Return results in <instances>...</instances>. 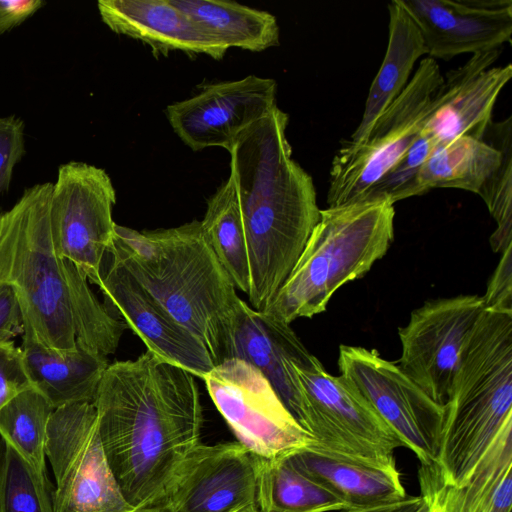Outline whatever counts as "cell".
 Returning <instances> with one entry per match:
<instances>
[{"label":"cell","instance_id":"6da1fadb","mask_svg":"<svg viewBox=\"0 0 512 512\" xmlns=\"http://www.w3.org/2000/svg\"><path fill=\"white\" fill-rule=\"evenodd\" d=\"M194 375L150 351L109 364L94 405L111 470L134 508L166 502L169 484L200 442Z\"/></svg>","mask_w":512,"mask_h":512},{"label":"cell","instance_id":"7a4b0ae2","mask_svg":"<svg viewBox=\"0 0 512 512\" xmlns=\"http://www.w3.org/2000/svg\"><path fill=\"white\" fill-rule=\"evenodd\" d=\"M51 191L50 182L35 184L0 213V287L13 289L24 332L42 345L59 352L79 347L107 358L127 326L97 299L78 267L57 254Z\"/></svg>","mask_w":512,"mask_h":512},{"label":"cell","instance_id":"3957f363","mask_svg":"<svg viewBox=\"0 0 512 512\" xmlns=\"http://www.w3.org/2000/svg\"><path fill=\"white\" fill-rule=\"evenodd\" d=\"M289 116L278 106L232 146L230 177L241 203L250 265L248 299L264 310L284 284L318 222L312 177L292 158Z\"/></svg>","mask_w":512,"mask_h":512},{"label":"cell","instance_id":"277c9868","mask_svg":"<svg viewBox=\"0 0 512 512\" xmlns=\"http://www.w3.org/2000/svg\"><path fill=\"white\" fill-rule=\"evenodd\" d=\"M107 253L205 345L214 365L232 358L243 300L201 221L151 231L116 224Z\"/></svg>","mask_w":512,"mask_h":512},{"label":"cell","instance_id":"5b68a950","mask_svg":"<svg viewBox=\"0 0 512 512\" xmlns=\"http://www.w3.org/2000/svg\"><path fill=\"white\" fill-rule=\"evenodd\" d=\"M512 423V315L484 309L460 354L444 405L433 465L443 484H464Z\"/></svg>","mask_w":512,"mask_h":512},{"label":"cell","instance_id":"8992f818","mask_svg":"<svg viewBox=\"0 0 512 512\" xmlns=\"http://www.w3.org/2000/svg\"><path fill=\"white\" fill-rule=\"evenodd\" d=\"M394 204L362 201L320 210L288 278L262 311L290 325L326 310L344 284L362 278L394 240Z\"/></svg>","mask_w":512,"mask_h":512},{"label":"cell","instance_id":"52a82bcc","mask_svg":"<svg viewBox=\"0 0 512 512\" xmlns=\"http://www.w3.org/2000/svg\"><path fill=\"white\" fill-rule=\"evenodd\" d=\"M294 367L304 394L302 428L311 437L304 449L360 467L401 474L395 458L405 448L400 436L341 375L328 373L309 351Z\"/></svg>","mask_w":512,"mask_h":512},{"label":"cell","instance_id":"ba28073f","mask_svg":"<svg viewBox=\"0 0 512 512\" xmlns=\"http://www.w3.org/2000/svg\"><path fill=\"white\" fill-rule=\"evenodd\" d=\"M444 76L437 61L422 59L398 97L357 148L337 151L331 163L326 202L336 207L359 202L403 158L433 107Z\"/></svg>","mask_w":512,"mask_h":512},{"label":"cell","instance_id":"9c48e42d","mask_svg":"<svg viewBox=\"0 0 512 512\" xmlns=\"http://www.w3.org/2000/svg\"><path fill=\"white\" fill-rule=\"evenodd\" d=\"M45 454L56 480L55 512H131L101 442L94 403L54 409Z\"/></svg>","mask_w":512,"mask_h":512},{"label":"cell","instance_id":"30bf717a","mask_svg":"<svg viewBox=\"0 0 512 512\" xmlns=\"http://www.w3.org/2000/svg\"><path fill=\"white\" fill-rule=\"evenodd\" d=\"M202 379L238 442L255 455L284 458L311 445L309 434L262 373L248 362L224 360Z\"/></svg>","mask_w":512,"mask_h":512},{"label":"cell","instance_id":"8fae6325","mask_svg":"<svg viewBox=\"0 0 512 512\" xmlns=\"http://www.w3.org/2000/svg\"><path fill=\"white\" fill-rule=\"evenodd\" d=\"M115 203L116 190L104 169L79 161L59 166L49 205L53 243L59 257L91 283L115 235Z\"/></svg>","mask_w":512,"mask_h":512},{"label":"cell","instance_id":"7c38bea8","mask_svg":"<svg viewBox=\"0 0 512 512\" xmlns=\"http://www.w3.org/2000/svg\"><path fill=\"white\" fill-rule=\"evenodd\" d=\"M338 367L349 382L393 428L418 459L433 465L444 416L434 402L400 367L375 349L340 345Z\"/></svg>","mask_w":512,"mask_h":512},{"label":"cell","instance_id":"4fadbf2b","mask_svg":"<svg viewBox=\"0 0 512 512\" xmlns=\"http://www.w3.org/2000/svg\"><path fill=\"white\" fill-rule=\"evenodd\" d=\"M484 309L479 295L429 300L399 328L398 366L441 406L449 399L462 348Z\"/></svg>","mask_w":512,"mask_h":512},{"label":"cell","instance_id":"5bb4252c","mask_svg":"<svg viewBox=\"0 0 512 512\" xmlns=\"http://www.w3.org/2000/svg\"><path fill=\"white\" fill-rule=\"evenodd\" d=\"M502 48L473 54L444 76L433 107L417 138L404 155L418 170L431 153L451 140L470 135L483 139L498 96L512 77V66H492Z\"/></svg>","mask_w":512,"mask_h":512},{"label":"cell","instance_id":"9a60e30c","mask_svg":"<svg viewBox=\"0 0 512 512\" xmlns=\"http://www.w3.org/2000/svg\"><path fill=\"white\" fill-rule=\"evenodd\" d=\"M274 79L248 75L206 85L200 92L166 108L170 126L193 151L222 147L228 152L239 136L276 104Z\"/></svg>","mask_w":512,"mask_h":512},{"label":"cell","instance_id":"2e32d148","mask_svg":"<svg viewBox=\"0 0 512 512\" xmlns=\"http://www.w3.org/2000/svg\"><path fill=\"white\" fill-rule=\"evenodd\" d=\"M108 312L121 319L155 356L202 378L215 366L205 345L106 252L98 278Z\"/></svg>","mask_w":512,"mask_h":512},{"label":"cell","instance_id":"e0dca14e","mask_svg":"<svg viewBox=\"0 0 512 512\" xmlns=\"http://www.w3.org/2000/svg\"><path fill=\"white\" fill-rule=\"evenodd\" d=\"M261 463L238 441L199 443L172 478L166 502L174 512H239L256 505Z\"/></svg>","mask_w":512,"mask_h":512},{"label":"cell","instance_id":"ac0fdd59","mask_svg":"<svg viewBox=\"0 0 512 512\" xmlns=\"http://www.w3.org/2000/svg\"><path fill=\"white\" fill-rule=\"evenodd\" d=\"M422 36L427 57L450 60L511 43V0H399Z\"/></svg>","mask_w":512,"mask_h":512},{"label":"cell","instance_id":"d6986e66","mask_svg":"<svg viewBox=\"0 0 512 512\" xmlns=\"http://www.w3.org/2000/svg\"><path fill=\"white\" fill-rule=\"evenodd\" d=\"M97 7L111 31L149 45L154 55L181 51L220 60L229 49L171 0H100Z\"/></svg>","mask_w":512,"mask_h":512},{"label":"cell","instance_id":"ffe728a7","mask_svg":"<svg viewBox=\"0 0 512 512\" xmlns=\"http://www.w3.org/2000/svg\"><path fill=\"white\" fill-rule=\"evenodd\" d=\"M307 351L290 325L253 309L243 300L232 358L259 370L301 427L305 401L294 362Z\"/></svg>","mask_w":512,"mask_h":512},{"label":"cell","instance_id":"44dd1931","mask_svg":"<svg viewBox=\"0 0 512 512\" xmlns=\"http://www.w3.org/2000/svg\"><path fill=\"white\" fill-rule=\"evenodd\" d=\"M22 338L20 348L29 379L53 409L94 402L101 378L109 365L107 358L79 347L59 352L42 345L27 332Z\"/></svg>","mask_w":512,"mask_h":512},{"label":"cell","instance_id":"7402d4cb","mask_svg":"<svg viewBox=\"0 0 512 512\" xmlns=\"http://www.w3.org/2000/svg\"><path fill=\"white\" fill-rule=\"evenodd\" d=\"M388 44L382 64L369 88L361 121L339 151L360 146L386 108L410 80L417 60L426 55L420 31L399 0L388 3Z\"/></svg>","mask_w":512,"mask_h":512},{"label":"cell","instance_id":"603a6c76","mask_svg":"<svg viewBox=\"0 0 512 512\" xmlns=\"http://www.w3.org/2000/svg\"><path fill=\"white\" fill-rule=\"evenodd\" d=\"M512 473V423L496 437L469 479L460 486L445 485L418 471L420 496L429 512H511L512 503L498 499L500 482Z\"/></svg>","mask_w":512,"mask_h":512},{"label":"cell","instance_id":"cb8c5ba5","mask_svg":"<svg viewBox=\"0 0 512 512\" xmlns=\"http://www.w3.org/2000/svg\"><path fill=\"white\" fill-rule=\"evenodd\" d=\"M501 159V150L486 140L459 136L436 148L419 168L414 196L433 188H457L479 194Z\"/></svg>","mask_w":512,"mask_h":512},{"label":"cell","instance_id":"d4e9b609","mask_svg":"<svg viewBox=\"0 0 512 512\" xmlns=\"http://www.w3.org/2000/svg\"><path fill=\"white\" fill-rule=\"evenodd\" d=\"M299 472L354 508L386 504L408 494L401 474H390L325 458L307 450L285 457Z\"/></svg>","mask_w":512,"mask_h":512},{"label":"cell","instance_id":"484cf974","mask_svg":"<svg viewBox=\"0 0 512 512\" xmlns=\"http://www.w3.org/2000/svg\"><path fill=\"white\" fill-rule=\"evenodd\" d=\"M171 2L219 37L229 48L260 52L279 45L277 19L267 11L223 0Z\"/></svg>","mask_w":512,"mask_h":512},{"label":"cell","instance_id":"4316f807","mask_svg":"<svg viewBox=\"0 0 512 512\" xmlns=\"http://www.w3.org/2000/svg\"><path fill=\"white\" fill-rule=\"evenodd\" d=\"M204 235L236 289L249 294L250 265L241 203L232 178L208 199Z\"/></svg>","mask_w":512,"mask_h":512},{"label":"cell","instance_id":"83f0119b","mask_svg":"<svg viewBox=\"0 0 512 512\" xmlns=\"http://www.w3.org/2000/svg\"><path fill=\"white\" fill-rule=\"evenodd\" d=\"M256 505L262 512H339L354 508L299 472L285 457L262 458Z\"/></svg>","mask_w":512,"mask_h":512},{"label":"cell","instance_id":"f1b7e54d","mask_svg":"<svg viewBox=\"0 0 512 512\" xmlns=\"http://www.w3.org/2000/svg\"><path fill=\"white\" fill-rule=\"evenodd\" d=\"M53 410L34 387L20 392L0 408V434L42 475H47L45 446Z\"/></svg>","mask_w":512,"mask_h":512},{"label":"cell","instance_id":"f546056e","mask_svg":"<svg viewBox=\"0 0 512 512\" xmlns=\"http://www.w3.org/2000/svg\"><path fill=\"white\" fill-rule=\"evenodd\" d=\"M484 140L498 147L502 153L500 166L479 192L496 229L489 242L493 252L502 253L512 245V118L494 122L488 126Z\"/></svg>","mask_w":512,"mask_h":512},{"label":"cell","instance_id":"4dcf8cb0","mask_svg":"<svg viewBox=\"0 0 512 512\" xmlns=\"http://www.w3.org/2000/svg\"><path fill=\"white\" fill-rule=\"evenodd\" d=\"M6 445L0 512H55L47 475L39 474L11 444Z\"/></svg>","mask_w":512,"mask_h":512},{"label":"cell","instance_id":"1f68e13d","mask_svg":"<svg viewBox=\"0 0 512 512\" xmlns=\"http://www.w3.org/2000/svg\"><path fill=\"white\" fill-rule=\"evenodd\" d=\"M25 152L24 121L14 114L0 117V194L9 190L14 167Z\"/></svg>","mask_w":512,"mask_h":512},{"label":"cell","instance_id":"d6a6232c","mask_svg":"<svg viewBox=\"0 0 512 512\" xmlns=\"http://www.w3.org/2000/svg\"><path fill=\"white\" fill-rule=\"evenodd\" d=\"M30 387L21 348L13 341L0 343V408Z\"/></svg>","mask_w":512,"mask_h":512},{"label":"cell","instance_id":"836d02e7","mask_svg":"<svg viewBox=\"0 0 512 512\" xmlns=\"http://www.w3.org/2000/svg\"><path fill=\"white\" fill-rule=\"evenodd\" d=\"M482 299L486 310L512 315V245L501 253Z\"/></svg>","mask_w":512,"mask_h":512},{"label":"cell","instance_id":"e575fe53","mask_svg":"<svg viewBox=\"0 0 512 512\" xmlns=\"http://www.w3.org/2000/svg\"><path fill=\"white\" fill-rule=\"evenodd\" d=\"M24 334L22 311L16 294L8 286L0 287V343Z\"/></svg>","mask_w":512,"mask_h":512},{"label":"cell","instance_id":"d590c367","mask_svg":"<svg viewBox=\"0 0 512 512\" xmlns=\"http://www.w3.org/2000/svg\"><path fill=\"white\" fill-rule=\"evenodd\" d=\"M422 503L421 496L407 495L404 499L379 505L358 507L339 512H414Z\"/></svg>","mask_w":512,"mask_h":512},{"label":"cell","instance_id":"8d00e7d4","mask_svg":"<svg viewBox=\"0 0 512 512\" xmlns=\"http://www.w3.org/2000/svg\"><path fill=\"white\" fill-rule=\"evenodd\" d=\"M45 2L41 0H0V8L20 24L34 15Z\"/></svg>","mask_w":512,"mask_h":512},{"label":"cell","instance_id":"74e56055","mask_svg":"<svg viewBox=\"0 0 512 512\" xmlns=\"http://www.w3.org/2000/svg\"><path fill=\"white\" fill-rule=\"evenodd\" d=\"M131 512H174L167 502L134 508Z\"/></svg>","mask_w":512,"mask_h":512},{"label":"cell","instance_id":"f35d334b","mask_svg":"<svg viewBox=\"0 0 512 512\" xmlns=\"http://www.w3.org/2000/svg\"><path fill=\"white\" fill-rule=\"evenodd\" d=\"M6 451H7L6 441L0 434V492H1L2 481H3V476H4V470H5Z\"/></svg>","mask_w":512,"mask_h":512},{"label":"cell","instance_id":"ab89813d","mask_svg":"<svg viewBox=\"0 0 512 512\" xmlns=\"http://www.w3.org/2000/svg\"><path fill=\"white\" fill-rule=\"evenodd\" d=\"M7 31H8L7 21L4 17V15L2 14V12L0 11V35L6 33Z\"/></svg>","mask_w":512,"mask_h":512},{"label":"cell","instance_id":"60d3db41","mask_svg":"<svg viewBox=\"0 0 512 512\" xmlns=\"http://www.w3.org/2000/svg\"><path fill=\"white\" fill-rule=\"evenodd\" d=\"M414 512H429V505H428V503L422 498L421 505Z\"/></svg>","mask_w":512,"mask_h":512},{"label":"cell","instance_id":"b9f144b4","mask_svg":"<svg viewBox=\"0 0 512 512\" xmlns=\"http://www.w3.org/2000/svg\"><path fill=\"white\" fill-rule=\"evenodd\" d=\"M239 512H262V511H260L258 509L257 505H251V506H248V507L242 509Z\"/></svg>","mask_w":512,"mask_h":512}]
</instances>
